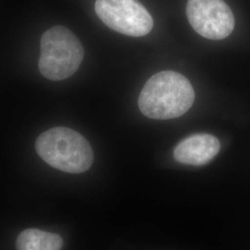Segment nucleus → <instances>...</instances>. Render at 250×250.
<instances>
[{
	"instance_id": "nucleus-1",
	"label": "nucleus",
	"mask_w": 250,
	"mask_h": 250,
	"mask_svg": "<svg viewBox=\"0 0 250 250\" xmlns=\"http://www.w3.org/2000/svg\"><path fill=\"white\" fill-rule=\"evenodd\" d=\"M195 101V91L186 76L165 71L146 83L138 99L145 116L154 120L175 119L187 113Z\"/></svg>"
},
{
	"instance_id": "nucleus-2",
	"label": "nucleus",
	"mask_w": 250,
	"mask_h": 250,
	"mask_svg": "<svg viewBox=\"0 0 250 250\" xmlns=\"http://www.w3.org/2000/svg\"><path fill=\"white\" fill-rule=\"evenodd\" d=\"M36 149L51 167L69 173L84 172L94 161L88 141L78 132L66 127H55L40 134Z\"/></svg>"
},
{
	"instance_id": "nucleus-3",
	"label": "nucleus",
	"mask_w": 250,
	"mask_h": 250,
	"mask_svg": "<svg viewBox=\"0 0 250 250\" xmlns=\"http://www.w3.org/2000/svg\"><path fill=\"white\" fill-rule=\"evenodd\" d=\"M39 71L48 80H65L79 69L84 50L80 40L68 28L54 26L41 38Z\"/></svg>"
},
{
	"instance_id": "nucleus-4",
	"label": "nucleus",
	"mask_w": 250,
	"mask_h": 250,
	"mask_svg": "<svg viewBox=\"0 0 250 250\" xmlns=\"http://www.w3.org/2000/svg\"><path fill=\"white\" fill-rule=\"evenodd\" d=\"M95 9L108 28L125 36H146L154 25L151 15L138 0H97Z\"/></svg>"
},
{
	"instance_id": "nucleus-5",
	"label": "nucleus",
	"mask_w": 250,
	"mask_h": 250,
	"mask_svg": "<svg viewBox=\"0 0 250 250\" xmlns=\"http://www.w3.org/2000/svg\"><path fill=\"white\" fill-rule=\"evenodd\" d=\"M187 15L192 28L207 39H224L234 28L232 10L224 0H188Z\"/></svg>"
},
{
	"instance_id": "nucleus-6",
	"label": "nucleus",
	"mask_w": 250,
	"mask_h": 250,
	"mask_svg": "<svg viewBox=\"0 0 250 250\" xmlns=\"http://www.w3.org/2000/svg\"><path fill=\"white\" fill-rule=\"evenodd\" d=\"M220 148V141L213 135L194 134L177 145L173 152V156L180 163L201 166L211 161L219 153Z\"/></svg>"
},
{
	"instance_id": "nucleus-7",
	"label": "nucleus",
	"mask_w": 250,
	"mask_h": 250,
	"mask_svg": "<svg viewBox=\"0 0 250 250\" xmlns=\"http://www.w3.org/2000/svg\"><path fill=\"white\" fill-rule=\"evenodd\" d=\"M62 246V238L59 234L38 229L24 230L16 241L17 250H61Z\"/></svg>"
}]
</instances>
